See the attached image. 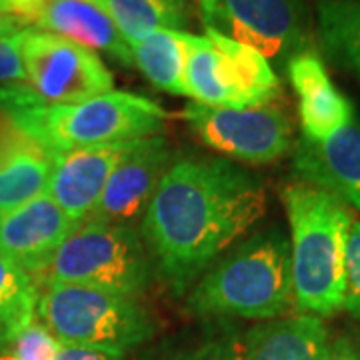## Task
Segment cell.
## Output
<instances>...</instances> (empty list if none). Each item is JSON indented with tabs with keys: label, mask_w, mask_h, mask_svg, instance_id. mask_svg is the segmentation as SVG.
Returning a JSON list of instances; mask_svg holds the SVG:
<instances>
[{
	"label": "cell",
	"mask_w": 360,
	"mask_h": 360,
	"mask_svg": "<svg viewBox=\"0 0 360 360\" xmlns=\"http://www.w3.org/2000/svg\"><path fill=\"white\" fill-rule=\"evenodd\" d=\"M266 186L217 156L172 160L141 220L156 272L179 296L266 214Z\"/></svg>",
	"instance_id": "cell-1"
},
{
	"label": "cell",
	"mask_w": 360,
	"mask_h": 360,
	"mask_svg": "<svg viewBox=\"0 0 360 360\" xmlns=\"http://www.w3.org/2000/svg\"><path fill=\"white\" fill-rule=\"evenodd\" d=\"M295 307L290 240L278 229L232 246L202 272L184 300L198 319H283Z\"/></svg>",
	"instance_id": "cell-2"
},
{
	"label": "cell",
	"mask_w": 360,
	"mask_h": 360,
	"mask_svg": "<svg viewBox=\"0 0 360 360\" xmlns=\"http://www.w3.org/2000/svg\"><path fill=\"white\" fill-rule=\"evenodd\" d=\"M290 224L295 307L328 319L342 310L345 260L352 217L347 205L319 186L295 180L283 191Z\"/></svg>",
	"instance_id": "cell-3"
},
{
	"label": "cell",
	"mask_w": 360,
	"mask_h": 360,
	"mask_svg": "<svg viewBox=\"0 0 360 360\" xmlns=\"http://www.w3.org/2000/svg\"><path fill=\"white\" fill-rule=\"evenodd\" d=\"M37 321L66 347L122 359L156 335V322L136 298L77 284L40 286Z\"/></svg>",
	"instance_id": "cell-4"
},
{
	"label": "cell",
	"mask_w": 360,
	"mask_h": 360,
	"mask_svg": "<svg viewBox=\"0 0 360 360\" xmlns=\"http://www.w3.org/2000/svg\"><path fill=\"white\" fill-rule=\"evenodd\" d=\"M153 260L132 226L80 222L56 248L37 284H77L112 295L139 298L153 281Z\"/></svg>",
	"instance_id": "cell-5"
},
{
	"label": "cell",
	"mask_w": 360,
	"mask_h": 360,
	"mask_svg": "<svg viewBox=\"0 0 360 360\" xmlns=\"http://www.w3.org/2000/svg\"><path fill=\"white\" fill-rule=\"evenodd\" d=\"M167 110L155 101L110 90L77 104H44L39 136L54 155L72 148L120 144L156 136L165 129Z\"/></svg>",
	"instance_id": "cell-6"
},
{
	"label": "cell",
	"mask_w": 360,
	"mask_h": 360,
	"mask_svg": "<svg viewBox=\"0 0 360 360\" xmlns=\"http://www.w3.org/2000/svg\"><path fill=\"white\" fill-rule=\"evenodd\" d=\"M44 104L26 82L0 86V210L46 193L54 153L40 141Z\"/></svg>",
	"instance_id": "cell-7"
},
{
	"label": "cell",
	"mask_w": 360,
	"mask_h": 360,
	"mask_svg": "<svg viewBox=\"0 0 360 360\" xmlns=\"http://www.w3.org/2000/svg\"><path fill=\"white\" fill-rule=\"evenodd\" d=\"M198 6L206 30L252 46L269 63L286 65L312 51L304 0H198Z\"/></svg>",
	"instance_id": "cell-8"
},
{
	"label": "cell",
	"mask_w": 360,
	"mask_h": 360,
	"mask_svg": "<svg viewBox=\"0 0 360 360\" xmlns=\"http://www.w3.org/2000/svg\"><path fill=\"white\" fill-rule=\"evenodd\" d=\"M184 120L194 132L220 155L248 165H270L292 148L295 127L278 104L258 108H220L191 103Z\"/></svg>",
	"instance_id": "cell-9"
},
{
	"label": "cell",
	"mask_w": 360,
	"mask_h": 360,
	"mask_svg": "<svg viewBox=\"0 0 360 360\" xmlns=\"http://www.w3.org/2000/svg\"><path fill=\"white\" fill-rule=\"evenodd\" d=\"M26 84L46 104H77L115 90L101 56L72 40L26 28L22 42Z\"/></svg>",
	"instance_id": "cell-10"
},
{
	"label": "cell",
	"mask_w": 360,
	"mask_h": 360,
	"mask_svg": "<svg viewBox=\"0 0 360 360\" xmlns=\"http://www.w3.org/2000/svg\"><path fill=\"white\" fill-rule=\"evenodd\" d=\"M172 165V150L165 136L156 134L132 141L118 160L103 196L86 220L132 226L142 220L160 179Z\"/></svg>",
	"instance_id": "cell-11"
},
{
	"label": "cell",
	"mask_w": 360,
	"mask_h": 360,
	"mask_svg": "<svg viewBox=\"0 0 360 360\" xmlns=\"http://www.w3.org/2000/svg\"><path fill=\"white\" fill-rule=\"evenodd\" d=\"M46 193L4 212L0 224V255L11 258L32 278H37L56 248L77 229Z\"/></svg>",
	"instance_id": "cell-12"
},
{
	"label": "cell",
	"mask_w": 360,
	"mask_h": 360,
	"mask_svg": "<svg viewBox=\"0 0 360 360\" xmlns=\"http://www.w3.org/2000/svg\"><path fill=\"white\" fill-rule=\"evenodd\" d=\"M129 144L120 142L58 153L52 162L46 194L75 222H84L98 205L106 182Z\"/></svg>",
	"instance_id": "cell-13"
},
{
	"label": "cell",
	"mask_w": 360,
	"mask_h": 360,
	"mask_svg": "<svg viewBox=\"0 0 360 360\" xmlns=\"http://www.w3.org/2000/svg\"><path fill=\"white\" fill-rule=\"evenodd\" d=\"M295 170L298 179L335 194L360 210V124L352 120L326 141L296 142Z\"/></svg>",
	"instance_id": "cell-14"
},
{
	"label": "cell",
	"mask_w": 360,
	"mask_h": 360,
	"mask_svg": "<svg viewBox=\"0 0 360 360\" xmlns=\"http://www.w3.org/2000/svg\"><path fill=\"white\" fill-rule=\"evenodd\" d=\"M286 75L298 96L302 136L326 141L354 120V108L336 89L322 58L314 51L300 52L286 63Z\"/></svg>",
	"instance_id": "cell-15"
},
{
	"label": "cell",
	"mask_w": 360,
	"mask_h": 360,
	"mask_svg": "<svg viewBox=\"0 0 360 360\" xmlns=\"http://www.w3.org/2000/svg\"><path fill=\"white\" fill-rule=\"evenodd\" d=\"M34 28L65 37L90 51L106 52L124 66H132L127 40L108 13L84 0H49Z\"/></svg>",
	"instance_id": "cell-16"
},
{
	"label": "cell",
	"mask_w": 360,
	"mask_h": 360,
	"mask_svg": "<svg viewBox=\"0 0 360 360\" xmlns=\"http://www.w3.org/2000/svg\"><path fill=\"white\" fill-rule=\"evenodd\" d=\"M328 330L319 316L296 314L246 330L248 360H324Z\"/></svg>",
	"instance_id": "cell-17"
},
{
	"label": "cell",
	"mask_w": 360,
	"mask_h": 360,
	"mask_svg": "<svg viewBox=\"0 0 360 360\" xmlns=\"http://www.w3.org/2000/svg\"><path fill=\"white\" fill-rule=\"evenodd\" d=\"M206 37L219 52L224 82L236 96L240 108L266 106L281 96V80L266 56L214 30H206Z\"/></svg>",
	"instance_id": "cell-18"
},
{
	"label": "cell",
	"mask_w": 360,
	"mask_h": 360,
	"mask_svg": "<svg viewBox=\"0 0 360 360\" xmlns=\"http://www.w3.org/2000/svg\"><path fill=\"white\" fill-rule=\"evenodd\" d=\"M139 360H248L246 333L229 319H202L193 328L146 348Z\"/></svg>",
	"instance_id": "cell-19"
},
{
	"label": "cell",
	"mask_w": 360,
	"mask_h": 360,
	"mask_svg": "<svg viewBox=\"0 0 360 360\" xmlns=\"http://www.w3.org/2000/svg\"><path fill=\"white\" fill-rule=\"evenodd\" d=\"M316 40L336 68L360 80V0H319Z\"/></svg>",
	"instance_id": "cell-20"
},
{
	"label": "cell",
	"mask_w": 360,
	"mask_h": 360,
	"mask_svg": "<svg viewBox=\"0 0 360 360\" xmlns=\"http://www.w3.org/2000/svg\"><path fill=\"white\" fill-rule=\"evenodd\" d=\"M132 66H136L156 89L186 96L184 86V65L186 46L182 30H158L146 39L130 44Z\"/></svg>",
	"instance_id": "cell-21"
},
{
	"label": "cell",
	"mask_w": 360,
	"mask_h": 360,
	"mask_svg": "<svg viewBox=\"0 0 360 360\" xmlns=\"http://www.w3.org/2000/svg\"><path fill=\"white\" fill-rule=\"evenodd\" d=\"M182 40L186 46V65H184V86L186 96L194 103L220 108H240L236 96L226 86L220 56L208 37H198L182 30Z\"/></svg>",
	"instance_id": "cell-22"
},
{
	"label": "cell",
	"mask_w": 360,
	"mask_h": 360,
	"mask_svg": "<svg viewBox=\"0 0 360 360\" xmlns=\"http://www.w3.org/2000/svg\"><path fill=\"white\" fill-rule=\"evenodd\" d=\"M40 288L16 262L0 255V352L37 319Z\"/></svg>",
	"instance_id": "cell-23"
},
{
	"label": "cell",
	"mask_w": 360,
	"mask_h": 360,
	"mask_svg": "<svg viewBox=\"0 0 360 360\" xmlns=\"http://www.w3.org/2000/svg\"><path fill=\"white\" fill-rule=\"evenodd\" d=\"M104 11L129 46L158 30H182L188 20L165 0H104Z\"/></svg>",
	"instance_id": "cell-24"
},
{
	"label": "cell",
	"mask_w": 360,
	"mask_h": 360,
	"mask_svg": "<svg viewBox=\"0 0 360 360\" xmlns=\"http://www.w3.org/2000/svg\"><path fill=\"white\" fill-rule=\"evenodd\" d=\"M60 342L37 319L26 326L14 342L6 348L16 360H56Z\"/></svg>",
	"instance_id": "cell-25"
},
{
	"label": "cell",
	"mask_w": 360,
	"mask_h": 360,
	"mask_svg": "<svg viewBox=\"0 0 360 360\" xmlns=\"http://www.w3.org/2000/svg\"><path fill=\"white\" fill-rule=\"evenodd\" d=\"M342 309L360 321V220H352L348 231Z\"/></svg>",
	"instance_id": "cell-26"
},
{
	"label": "cell",
	"mask_w": 360,
	"mask_h": 360,
	"mask_svg": "<svg viewBox=\"0 0 360 360\" xmlns=\"http://www.w3.org/2000/svg\"><path fill=\"white\" fill-rule=\"evenodd\" d=\"M25 30L0 39V86L26 82L25 60H22V42Z\"/></svg>",
	"instance_id": "cell-27"
},
{
	"label": "cell",
	"mask_w": 360,
	"mask_h": 360,
	"mask_svg": "<svg viewBox=\"0 0 360 360\" xmlns=\"http://www.w3.org/2000/svg\"><path fill=\"white\" fill-rule=\"evenodd\" d=\"M324 360H360V345L347 336L328 340Z\"/></svg>",
	"instance_id": "cell-28"
},
{
	"label": "cell",
	"mask_w": 360,
	"mask_h": 360,
	"mask_svg": "<svg viewBox=\"0 0 360 360\" xmlns=\"http://www.w3.org/2000/svg\"><path fill=\"white\" fill-rule=\"evenodd\" d=\"M56 360H120L106 354V352H101V350H92V348H82V347H66L63 345L58 354H56Z\"/></svg>",
	"instance_id": "cell-29"
},
{
	"label": "cell",
	"mask_w": 360,
	"mask_h": 360,
	"mask_svg": "<svg viewBox=\"0 0 360 360\" xmlns=\"http://www.w3.org/2000/svg\"><path fill=\"white\" fill-rule=\"evenodd\" d=\"M20 30H25V28H20V26L16 25L14 20H11L6 14L0 13V39H2V37H11V34H16V32H20Z\"/></svg>",
	"instance_id": "cell-30"
},
{
	"label": "cell",
	"mask_w": 360,
	"mask_h": 360,
	"mask_svg": "<svg viewBox=\"0 0 360 360\" xmlns=\"http://www.w3.org/2000/svg\"><path fill=\"white\" fill-rule=\"evenodd\" d=\"M165 2H168L174 8H179L182 13H186V6H188V0H165Z\"/></svg>",
	"instance_id": "cell-31"
},
{
	"label": "cell",
	"mask_w": 360,
	"mask_h": 360,
	"mask_svg": "<svg viewBox=\"0 0 360 360\" xmlns=\"http://www.w3.org/2000/svg\"><path fill=\"white\" fill-rule=\"evenodd\" d=\"M0 360H16V359H14L8 350H2V352H0Z\"/></svg>",
	"instance_id": "cell-32"
},
{
	"label": "cell",
	"mask_w": 360,
	"mask_h": 360,
	"mask_svg": "<svg viewBox=\"0 0 360 360\" xmlns=\"http://www.w3.org/2000/svg\"><path fill=\"white\" fill-rule=\"evenodd\" d=\"M84 2H90V4H96V6L104 8V0H84Z\"/></svg>",
	"instance_id": "cell-33"
},
{
	"label": "cell",
	"mask_w": 360,
	"mask_h": 360,
	"mask_svg": "<svg viewBox=\"0 0 360 360\" xmlns=\"http://www.w3.org/2000/svg\"><path fill=\"white\" fill-rule=\"evenodd\" d=\"M2 217H4V212L0 210V224H2Z\"/></svg>",
	"instance_id": "cell-34"
}]
</instances>
